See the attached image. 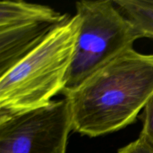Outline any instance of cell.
Segmentation results:
<instances>
[{
	"label": "cell",
	"instance_id": "obj_1",
	"mask_svg": "<svg viewBox=\"0 0 153 153\" xmlns=\"http://www.w3.org/2000/svg\"><path fill=\"white\" fill-rule=\"evenodd\" d=\"M64 95L76 132L95 137L122 129L152 97L153 54L128 49Z\"/></svg>",
	"mask_w": 153,
	"mask_h": 153
},
{
	"label": "cell",
	"instance_id": "obj_2",
	"mask_svg": "<svg viewBox=\"0 0 153 153\" xmlns=\"http://www.w3.org/2000/svg\"><path fill=\"white\" fill-rule=\"evenodd\" d=\"M80 26L76 13L0 76V117L46 105L63 92Z\"/></svg>",
	"mask_w": 153,
	"mask_h": 153
},
{
	"label": "cell",
	"instance_id": "obj_3",
	"mask_svg": "<svg viewBox=\"0 0 153 153\" xmlns=\"http://www.w3.org/2000/svg\"><path fill=\"white\" fill-rule=\"evenodd\" d=\"M81 18L73 61L62 94L72 91L140 38L135 28L113 1H79Z\"/></svg>",
	"mask_w": 153,
	"mask_h": 153
},
{
	"label": "cell",
	"instance_id": "obj_4",
	"mask_svg": "<svg viewBox=\"0 0 153 153\" xmlns=\"http://www.w3.org/2000/svg\"><path fill=\"white\" fill-rule=\"evenodd\" d=\"M72 129L65 98L0 117V153H66Z\"/></svg>",
	"mask_w": 153,
	"mask_h": 153
},
{
	"label": "cell",
	"instance_id": "obj_5",
	"mask_svg": "<svg viewBox=\"0 0 153 153\" xmlns=\"http://www.w3.org/2000/svg\"><path fill=\"white\" fill-rule=\"evenodd\" d=\"M70 18L52 7L20 0L0 2V76Z\"/></svg>",
	"mask_w": 153,
	"mask_h": 153
},
{
	"label": "cell",
	"instance_id": "obj_6",
	"mask_svg": "<svg viewBox=\"0 0 153 153\" xmlns=\"http://www.w3.org/2000/svg\"><path fill=\"white\" fill-rule=\"evenodd\" d=\"M140 37L153 38V0H114Z\"/></svg>",
	"mask_w": 153,
	"mask_h": 153
},
{
	"label": "cell",
	"instance_id": "obj_7",
	"mask_svg": "<svg viewBox=\"0 0 153 153\" xmlns=\"http://www.w3.org/2000/svg\"><path fill=\"white\" fill-rule=\"evenodd\" d=\"M142 121L143 127L140 137L153 148V95L143 108Z\"/></svg>",
	"mask_w": 153,
	"mask_h": 153
},
{
	"label": "cell",
	"instance_id": "obj_8",
	"mask_svg": "<svg viewBox=\"0 0 153 153\" xmlns=\"http://www.w3.org/2000/svg\"><path fill=\"white\" fill-rule=\"evenodd\" d=\"M118 153H153V148L143 138L139 137L134 141L120 148Z\"/></svg>",
	"mask_w": 153,
	"mask_h": 153
}]
</instances>
